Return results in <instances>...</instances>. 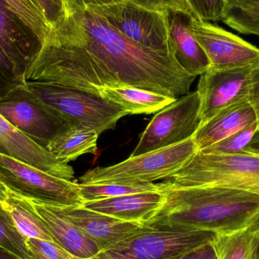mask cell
Masks as SVG:
<instances>
[{
	"label": "cell",
	"mask_w": 259,
	"mask_h": 259,
	"mask_svg": "<svg viewBox=\"0 0 259 259\" xmlns=\"http://www.w3.org/2000/svg\"><path fill=\"white\" fill-rule=\"evenodd\" d=\"M54 29L36 60L39 81L97 94L103 88L133 87L178 99L196 77L173 52L143 47L121 34L90 9L68 15Z\"/></svg>",
	"instance_id": "1"
},
{
	"label": "cell",
	"mask_w": 259,
	"mask_h": 259,
	"mask_svg": "<svg viewBox=\"0 0 259 259\" xmlns=\"http://www.w3.org/2000/svg\"><path fill=\"white\" fill-rule=\"evenodd\" d=\"M144 226L231 234L259 222V195L218 187L165 188Z\"/></svg>",
	"instance_id": "2"
},
{
	"label": "cell",
	"mask_w": 259,
	"mask_h": 259,
	"mask_svg": "<svg viewBox=\"0 0 259 259\" xmlns=\"http://www.w3.org/2000/svg\"><path fill=\"white\" fill-rule=\"evenodd\" d=\"M163 184L165 188L218 187L259 195V155L245 152L218 155L197 151Z\"/></svg>",
	"instance_id": "3"
},
{
	"label": "cell",
	"mask_w": 259,
	"mask_h": 259,
	"mask_svg": "<svg viewBox=\"0 0 259 259\" xmlns=\"http://www.w3.org/2000/svg\"><path fill=\"white\" fill-rule=\"evenodd\" d=\"M24 85L44 106L73 127H88L100 135L115 129L118 121L129 115L118 105L78 88L42 81H27Z\"/></svg>",
	"instance_id": "4"
},
{
	"label": "cell",
	"mask_w": 259,
	"mask_h": 259,
	"mask_svg": "<svg viewBox=\"0 0 259 259\" xmlns=\"http://www.w3.org/2000/svg\"><path fill=\"white\" fill-rule=\"evenodd\" d=\"M193 137L180 143L130 157L109 167H97L80 177V184H149L169 179L197 152Z\"/></svg>",
	"instance_id": "5"
},
{
	"label": "cell",
	"mask_w": 259,
	"mask_h": 259,
	"mask_svg": "<svg viewBox=\"0 0 259 259\" xmlns=\"http://www.w3.org/2000/svg\"><path fill=\"white\" fill-rule=\"evenodd\" d=\"M214 233L144 226L90 259H178L212 241Z\"/></svg>",
	"instance_id": "6"
},
{
	"label": "cell",
	"mask_w": 259,
	"mask_h": 259,
	"mask_svg": "<svg viewBox=\"0 0 259 259\" xmlns=\"http://www.w3.org/2000/svg\"><path fill=\"white\" fill-rule=\"evenodd\" d=\"M0 183L24 199L54 206H81L79 184L0 154Z\"/></svg>",
	"instance_id": "7"
},
{
	"label": "cell",
	"mask_w": 259,
	"mask_h": 259,
	"mask_svg": "<svg viewBox=\"0 0 259 259\" xmlns=\"http://www.w3.org/2000/svg\"><path fill=\"white\" fill-rule=\"evenodd\" d=\"M87 9L126 37L152 50L173 52L169 39V10H154L131 0Z\"/></svg>",
	"instance_id": "8"
},
{
	"label": "cell",
	"mask_w": 259,
	"mask_h": 259,
	"mask_svg": "<svg viewBox=\"0 0 259 259\" xmlns=\"http://www.w3.org/2000/svg\"><path fill=\"white\" fill-rule=\"evenodd\" d=\"M200 97L189 93L160 110L140 136L130 157L173 146L191 138L200 126Z\"/></svg>",
	"instance_id": "9"
},
{
	"label": "cell",
	"mask_w": 259,
	"mask_h": 259,
	"mask_svg": "<svg viewBox=\"0 0 259 259\" xmlns=\"http://www.w3.org/2000/svg\"><path fill=\"white\" fill-rule=\"evenodd\" d=\"M24 83L0 100V115L14 127L47 150L55 137L73 126L44 106Z\"/></svg>",
	"instance_id": "10"
},
{
	"label": "cell",
	"mask_w": 259,
	"mask_h": 259,
	"mask_svg": "<svg viewBox=\"0 0 259 259\" xmlns=\"http://www.w3.org/2000/svg\"><path fill=\"white\" fill-rule=\"evenodd\" d=\"M190 28L208 58L211 68L231 69L255 65L259 48L208 21L191 18Z\"/></svg>",
	"instance_id": "11"
},
{
	"label": "cell",
	"mask_w": 259,
	"mask_h": 259,
	"mask_svg": "<svg viewBox=\"0 0 259 259\" xmlns=\"http://www.w3.org/2000/svg\"><path fill=\"white\" fill-rule=\"evenodd\" d=\"M254 65L231 69L210 68L197 85L200 97V125L225 108L247 100Z\"/></svg>",
	"instance_id": "12"
},
{
	"label": "cell",
	"mask_w": 259,
	"mask_h": 259,
	"mask_svg": "<svg viewBox=\"0 0 259 259\" xmlns=\"http://www.w3.org/2000/svg\"><path fill=\"white\" fill-rule=\"evenodd\" d=\"M103 251L134 235L143 228L141 224L124 222L81 206H54Z\"/></svg>",
	"instance_id": "13"
},
{
	"label": "cell",
	"mask_w": 259,
	"mask_h": 259,
	"mask_svg": "<svg viewBox=\"0 0 259 259\" xmlns=\"http://www.w3.org/2000/svg\"><path fill=\"white\" fill-rule=\"evenodd\" d=\"M0 154L62 179L71 181L74 178V170L71 166L59 161L51 152L14 127L1 115Z\"/></svg>",
	"instance_id": "14"
},
{
	"label": "cell",
	"mask_w": 259,
	"mask_h": 259,
	"mask_svg": "<svg viewBox=\"0 0 259 259\" xmlns=\"http://www.w3.org/2000/svg\"><path fill=\"white\" fill-rule=\"evenodd\" d=\"M0 44L18 77L25 82L26 71L39 53L42 42L4 0H0Z\"/></svg>",
	"instance_id": "15"
},
{
	"label": "cell",
	"mask_w": 259,
	"mask_h": 259,
	"mask_svg": "<svg viewBox=\"0 0 259 259\" xmlns=\"http://www.w3.org/2000/svg\"><path fill=\"white\" fill-rule=\"evenodd\" d=\"M191 18L178 9L169 10V39L177 62L188 74L196 77L208 71L211 63L192 32Z\"/></svg>",
	"instance_id": "16"
},
{
	"label": "cell",
	"mask_w": 259,
	"mask_h": 259,
	"mask_svg": "<svg viewBox=\"0 0 259 259\" xmlns=\"http://www.w3.org/2000/svg\"><path fill=\"white\" fill-rule=\"evenodd\" d=\"M27 200L42 219L56 244L83 259L93 258L101 252L95 242L87 237L72 222L61 215L53 205Z\"/></svg>",
	"instance_id": "17"
},
{
	"label": "cell",
	"mask_w": 259,
	"mask_h": 259,
	"mask_svg": "<svg viewBox=\"0 0 259 259\" xmlns=\"http://www.w3.org/2000/svg\"><path fill=\"white\" fill-rule=\"evenodd\" d=\"M255 122V111L247 100H241L225 108L201 124L193 138L198 151H201Z\"/></svg>",
	"instance_id": "18"
},
{
	"label": "cell",
	"mask_w": 259,
	"mask_h": 259,
	"mask_svg": "<svg viewBox=\"0 0 259 259\" xmlns=\"http://www.w3.org/2000/svg\"><path fill=\"white\" fill-rule=\"evenodd\" d=\"M164 200V191L147 192L84 202L83 206L124 222L143 225Z\"/></svg>",
	"instance_id": "19"
},
{
	"label": "cell",
	"mask_w": 259,
	"mask_h": 259,
	"mask_svg": "<svg viewBox=\"0 0 259 259\" xmlns=\"http://www.w3.org/2000/svg\"><path fill=\"white\" fill-rule=\"evenodd\" d=\"M97 95L125 109L129 115H150L159 112L177 99L133 87L103 88Z\"/></svg>",
	"instance_id": "20"
},
{
	"label": "cell",
	"mask_w": 259,
	"mask_h": 259,
	"mask_svg": "<svg viewBox=\"0 0 259 259\" xmlns=\"http://www.w3.org/2000/svg\"><path fill=\"white\" fill-rule=\"evenodd\" d=\"M100 134L83 126L70 127L55 137L47 150L59 161L68 164L84 154H96Z\"/></svg>",
	"instance_id": "21"
},
{
	"label": "cell",
	"mask_w": 259,
	"mask_h": 259,
	"mask_svg": "<svg viewBox=\"0 0 259 259\" xmlns=\"http://www.w3.org/2000/svg\"><path fill=\"white\" fill-rule=\"evenodd\" d=\"M259 245V222L231 234H214L211 243L217 259H254Z\"/></svg>",
	"instance_id": "22"
},
{
	"label": "cell",
	"mask_w": 259,
	"mask_h": 259,
	"mask_svg": "<svg viewBox=\"0 0 259 259\" xmlns=\"http://www.w3.org/2000/svg\"><path fill=\"white\" fill-rule=\"evenodd\" d=\"M3 204L26 239H37L56 243L51 233L27 199L8 190Z\"/></svg>",
	"instance_id": "23"
},
{
	"label": "cell",
	"mask_w": 259,
	"mask_h": 259,
	"mask_svg": "<svg viewBox=\"0 0 259 259\" xmlns=\"http://www.w3.org/2000/svg\"><path fill=\"white\" fill-rule=\"evenodd\" d=\"M80 193L83 202H94L109 198L147 192L164 191L165 186L160 184H80Z\"/></svg>",
	"instance_id": "24"
},
{
	"label": "cell",
	"mask_w": 259,
	"mask_h": 259,
	"mask_svg": "<svg viewBox=\"0 0 259 259\" xmlns=\"http://www.w3.org/2000/svg\"><path fill=\"white\" fill-rule=\"evenodd\" d=\"M27 239L17 228L7 208L0 204V247L22 259H30Z\"/></svg>",
	"instance_id": "25"
},
{
	"label": "cell",
	"mask_w": 259,
	"mask_h": 259,
	"mask_svg": "<svg viewBox=\"0 0 259 259\" xmlns=\"http://www.w3.org/2000/svg\"><path fill=\"white\" fill-rule=\"evenodd\" d=\"M18 18L44 42L50 27L36 0H4Z\"/></svg>",
	"instance_id": "26"
},
{
	"label": "cell",
	"mask_w": 259,
	"mask_h": 259,
	"mask_svg": "<svg viewBox=\"0 0 259 259\" xmlns=\"http://www.w3.org/2000/svg\"><path fill=\"white\" fill-rule=\"evenodd\" d=\"M258 128V123H252L245 128L230 136L228 138L205 148L199 152L205 154L218 155H231V154L243 153V151L252 140L253 134Z\"/></svg>",
	"instance_id": "27"
},
{
	"label": "cell",
	"mask_w": 259,
	"mask_h": 259,
	"mask_svg": "<svg viewBox=\"0 0 259 259\" xmlns=\"http://www.w3.org/2000/svg\"><path fill=\"white\" fill-rule=\"evenodd\" d=\"M193 13L202 21H219L228 15L225 0H187Z\"/></svg>",
	"instance_id": "28"
},
{
	"label": "cell",
	"mask_w": 259,
	"mask_h": 259,
	"mask_svg": "<svg viewBox=\"0 0 259 259\" xmlns=\"http://www.w3.org/2000/svg\"><path fill=\"white\" fill-rule=\"evenodd\" d=\"M24 83L18 77L13 63L0 44V100Z\"/></svg>",
	"instance_id": "29"
},
{
	"label": "cell",
	"mask_w": 259,
	"mask_h": 259,
	"mask_svg": "<svg viewBox=\"0 0 259 259\" xmlns=\"http://www.w3.org/2000/svg\"><path fill=\"white\" fill-rule=\"evenodd\" d=\"M26 243L27 247L38 251L50 259H83L72 255L62 246L53 242L37 239H27Z\"/></svg>",
	"instance_id": "30"
},
{
	"label": "cell",
	"mask_w": 259,
	"mask_h": 259,
	"mask_svg": "<svg viewBox=\"0 0 259 259\" xmlns=\"http://www.w3.org/2000/svg\"><path fill=\"white\" fill-rule=\"evenodd\" d=\"M42 10L46 20L50 28L56 27L58 24L67 18V10L65 0H36Z\"/></svg>",
	"instance_id": "31"
},
{
	"label": "cell",
	"mask_w": 259,
	"mask_h": 259,
	"mask_svg": "<svg viewBox=\"0 0 259 259\" xmlns=\"http://www.w3.org/2000/svg\"><path fill=\"white\" fill-rule=\"evenodd\" d=\"M228 14L259 18V0H225Z\"/></svg>",
	"instance_id": "32"
},
{
	"label": "cell",
	"mask_w": 259,
	"mask_h": 259,
	"mask_svg": "<svg viewBox=\"0 0 259 259\" xmlns=\"http://www.w3.org/2000/svg\"><path fill=\"white\" fill-rule=\"evenodd\" d=\"M247 100L255 111L259 127V60L253 65L251 71Z\"/></svg>",
	"instance_id": "33"
},
{
	"label": "cell",
	"mask_w": 259,
	"mask_h": 259,
	"mask_svg": "<svg viewBox=\"0 0 259 259\" xmlns=\"http://www.w3.org/2000/svg\"><path fill=\"white\" fill-rule=\"evenodd\" d=\"M122 1L124 0H65V3L67 14L70 15L77 11L84 10L89 6H103Z\"/></svg>",
	"instance_id": "34"
},
{
	"label": "cell",
	"mask_w": 259,
	"mask_h": 259,
	"mask_svg": "<svg viewBox=\"0 0 259 259\" xmlns=\"http://www.w3.org/2000/svg\"><path fill=\"white\" fill-rule=\"evenodd\" d=\"M131 1L134 2L140 6L148 8V9H154V10L177 9L170 0H131Z\"/></svg>",
	"instance_id": "35"
},
{
	"label": "cell",
	"mask_w": 259,
	"mask_h": 259,
	"mask_svg": "<svg viewBox=\"0 0 259 259\" xmlns=\"http://www.w3.org/2000/svg\"><path fill=\"white\" fill-rule=\"evenodd\" d=\"M178 259H217L211 243Z\"/></svg>",
	"instance_id": "36"
},
{
	"label": "cell",
	"mask_w": 259,
	"mask_h": 259,
	"mask_svg": "<svg viewBox=\"0 0 259 259\" xmlns=\"http://www.w3.org/2000/svg\"><path fill=\"white\" fill-rule=\"evenodd\" d=\"M243 152L259 155V127L255 131L252 140L249 142Z\"/></svg>",
	"instance_id": "37"
},
{
	"label": "cell",
	"mask_w": 259,
	"mask_h": 259,
	"mask_svg": "<svg viewBox=\"0 0 259 259\" xmlns=\"http://www.w3.org/2000/svg\"><path fill=\"white\" fill-rule=\"evenodd\" d=\"M173 3L174 6H175L177 9L181 11V12H184V13L187 14V15H190L193 18H196L195 14L193 13V10L190 8V5H189L187 0H170Z\"/></svg>",
	"instance_id": "38"
},
{
	"label": "cell",
	"mask_w": 259,
	"mask_h": 259,
	"mask_svg": "<svg viewBox=\"0 0 259 259\" xmlns=\"http://www.w3.org/2000/svg\"><path fill=\"white\" fill-rule=\"evenodd\" d=\"M0 259H22L0 247Z\"/></svg>",
	"instance_id": "39"
},
{
	"label": "cell",
	"mask_w": 259,
	"mask_h": 259,
	"mask_svg": "<svg viewBox=\"0 0 259 259\" xmlns=\"http://www.w3.org/2000/svg\"><path fill=\"white\" fill-rule=\"evenodd\" d=\"M28 249L30 250V259H50L44 256L42 254L35 249H31V248H28Z\"/></svg>",
	"instance_id": "40"
},
{
	"label": "cell",
	"mask_w": 259,
	"mask_h": 259,
	"mask_svg": "<svg viewBox=\"0 0 259 259\" xmlns=\"http://www.w3.org/2000/svg\"><path fill=\"white\" fill-rule=\"evenodd\" d=\"M8 190L6 187L0 183V204L3 203L7 196Z\"/></svg>",
	"instance_id": "41"
},
{
	"label": "cell",
	"mask_w": 259,
	"mask_h": 259,
	"mask_svg": "<svg viewBox=\"0 0 259 259\" xmlns=\"http://www.w3.org/2000/svg\"><path fill=\"white\" fill-rule=\"evenodd\" d=\"M254 259H259V245L258 247V250H257L256 254H255V258Z\"/></svg>",
	"instance_id": "42"
},
{
	"label": "cell",
	"mask_w": 259,
	"mask_h": 259,
	"mask_svg": "<svg viewBox=\"0 0 259 259\" xmlns=\"http://www.w3.org/2000/svg\"><path fill=\"white\" fill-rule=\"evenodd\" d=\"M247 18H248V17H247Z\"/></svg>",
	"instance_id": "43"
}]
</instances>
